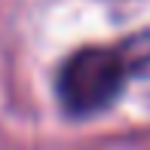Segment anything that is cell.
Returning <instances> with one entry per match:
<instances>
[{"label": "cell", "mask_w": 150, "mask_h": 150, "mask_svg": "<svg viewBox=\"0 0 150 150\" xmlns=\"http://www.w3.org/2000/svg\"><path fill=\"white\" fill-rule=\"evenodd\" d=\"M129 80V61L120 49L86 46L61 64L58 98L71 117H95L117 101Z\"/></svg>", "instance_id": "1"}]
</instances>
